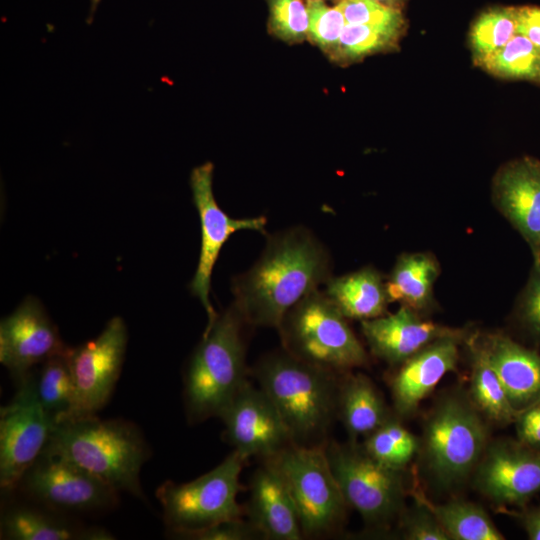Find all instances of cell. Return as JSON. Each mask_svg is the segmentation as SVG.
Segmentation results:
<instances>
[{"label": "cell", "mask_w": 540, "mask_h": 540, "mask_svg": "<svg viewBox=\"0 0 540 540\" xmlns=\"http://www.w3.org/2000/svg\"><path fill=\"white\" fill-rule=\"evenodd\" d=\"M262 538L247 520L242 518L219 522L190 535V540H252Z\"/></svg>", "instance_id": "74e56055"}, {"label": "cell", "mask_w": 540, "mask_h": 540, "mask_svg": "<svg viewBox=\"0 0 540 540\" xmlns=\"http://www.w3.org/2000/svg\"><path fill=\"white\" fill-rule=\"evenodd\" d=\"M322 1H325V0H322Z\"/></svg>", "instance_id": "bcb514c9"}, {"label": "cell", "mask_w": 540, "mask_h": 540, "mask_svg": "<svg viewBox=\"0 0 540 540\" xmlns=\"http://www.w3.org/2000/svg\"><path fill=\"white\" fill-rule=\"evenodd\" d=\"M277 330L286 352L317 367L336 373L367 363L347 318L319 290L294 305Z\"/></svg>", "instance_id": "5b68a950"}, {"label": "cell", "mask_w": 540, "mask_h": 540, "mask_svg": "<svg viewBox=\"0 0 540 540\" xmlns=\"http://www.w3.org/2000/svg\"><path fill=\"white\" fill-rule=\"evenodd\" d=\"M337 414L354 442L391 417L380 393L363 374L348 375L339 383Z\"/></svg>", "instance_id": "cb8c5ba5"}, {"label": "cell", "mask_w": 540, "mask_h": 540, "mask_svg": "<svg viewBox=\"0 0 540 540\" xmlns=\"http://www.w3.org/2000/svg\"><path fill=\"white\" fill-rule=\"evenodd\" d=\"M100 1L101 0H90V10H89V16L87 18L88 23L92 22L94 13L96 12V9H97Z\"/></svg>", "instance_id": "7bdbcfd3"}, {"label": "cell", "mask_w": 540, "mask_h": 540, "mask_svg": "<svg viewBox=\"0 0 540 540\" xmlns=\"http://www.w3.org/2000/svg\"><path fill=\"white\" fill-rule=\"evenodd\" d=\"M362 447L384 466L402 470L419 449V440L399 421L390 417L365 437Z\"/></svg>", "instance_id": "f1b7e54d"}, {"label": "cell", "mask_w": 540, "mask_h": 540, "mask_svg": "<svg viewBox=\"0 0 540 540\" xmlns=\"http://www.w3.org/2000/svg\"><path fill=\"white\" fill-rule=\"evenodd\" d=\"M249 491L248 521L263 539H302L294 501L281 472L272 461L264 460V464L254 472Z\"/></svg>", "instance_id": "ac0fdd59"}, {"label": "cell", "mask_w": 540, "mask_h": 540, "mask_svg": "<svg viewBox=\"0 0 540 540\" xmlns=\"http://www.w3.org/2000/svg\"><path fill=\"white\" fill-rule=\"evenodd\" d=\"M513 406L520 410L540 398V354L504 335L483 346Z\"/></svg>", "instance_id": "7402d4cb"}, {"label": "cell", "mask_w": 540, "mask_h": 540, "mask_svg": "<svg viewBox=\"0 0 540 540\" xmlns=\"http://www.w3.org/2000/svg\"><path fill=\"white\" fill-rule=\"evenodd\" d=\"M0 409V488L12 494L43 452L54 421L38 402L28 376Z\"/></svg>", "instance_id": "7c38bea8"}, {"label": "cell", "mask_w": 540, "mask_h": 540, "mask_svg": "<svg viewBox=\"0 0 540 540\" xmlns=\"http://www.w3.org/2000/svg\"><path fill=\"white\" fill-rule=\"evenodd\" d=\"M245 462L242 455L232 450L215 468L192 481L162 483L156 497L171 536L187 539L219 522L242 518L237 495Z\"/></svg>", "instance_id": "8992f818"}, {"label": "cell", "mask_w": 540, "mask_h": 540, "mask_svg": "<svg viewBox=\"0 0 540 540\" xmlns=\"http://www.w3.org/2000/svg\"><path fill=\"white\" fill-rule=\"evenodd\" d=\"M272 461L294 501L303 536H326L338 530L348 507L331 470L324 444H292Z\"/></svg>", "instance_id": "52a82bcc"}, {"label": "cell", "mask_w": 540, "mask_h": 540, "mask_svg": "<svg viewBox=\"0 0 540 540\" xmlns=\"http://www.w3.org/2000/svg\"><path fill=\"white\" fill-rule=\"evenodd\" d=\"M245 324L232 303L205 328L184 374L183 398L191 424L219 417L247 381Z\"/></svg>", "instance_id": "277c9868"}, {"label": "cell", "mask_w": 540, "mask_h": 540, "mask_svg": "<svg viewBox=\"0 0 540 540\" xmlns=\"http://www.w3.org/2000/svg\"><path fill=\"white\" fill-rule=\"evenodd\" d=\"M219 417L225 426V440L246 460L253 456L272 458L293 444L271 399L248 380Z\"/></svg>", "instance_id": "5bb4252c"}, {"label": "cell", "mask_w": 540, "mask_h": 540, "mask_svg": "<svg viewBox=\"0 0 540 540\" xmlns=\"http://www.w3.org/2000/svg\"><path fill=\"white\" fill-rule=\"evenodd\" d=\"M493 75L538 82L540 49L527 37L516 33L506 45L479 62Z\"/></svg>", "instance_id": "f546056e"}, {"label": "cell", "mask_w": 540, "mask_h": 540, "mask_svg": "<svg viewBox=\"0 0 540 540\" xmlns=\"http://www.w3.org/2000/svg\"><path fill=\"white\" fill-rule=\"evenodd\" d=\"M213 171L214 165L208 161L193 168L189 178L201 226L200 255L189 290L200 300L206 311V327H209L218 315L210 302L209 294L213 269L223 245L237 231L252 230L265 234L267 223L264 216L237 219L224 212L213 193Z\"/></svg>", "instance_id": "4fadbf2b"}, {"label": "cell", "mask_w": 540, "mask_h": 540, "mask_svg": "<svg viewBox=\"0 0 540 540\" xmlns=\"http://www.w3.org/2000/svg\"><path fill=\"white\" fill-rule=\"evenodd\" d=\"M536 260H540V256H539V258H538V259H535V261H536Z\"/></svg>", "instance_id": "f6af8a7d"}, {"label": "cell", "mask_w": 540, "mask_h": 540, "mask_svg": "<svg viewBox=\"0 0 540 540\" xmlns=\"http://www.w3.org/2000/svg\"><path fill=\"white\" fill-rule=\"evenodd\" d=\"M24 504H10L2 510L0 538L8 540H113L103 527L88 526L60 512Z\"/></svg>", "instance_id": "44dd1931"}, {"label": "cell", "mask_w": 540, "mask_h": 540, "mask_svg": "<svg viewBox=\"0 0 540 540\" xmlns=\"http://www.w3.org/2000/svg\"><path fill=\"white\" fill-rule=\"evenodd\" d=\"M375 1L387 7L400 10L401 6L404 4L406 0H375Z\"/></svg>", "instance_id": "b9f144b4"}, {"label": "cell", "mask_w": 540, "mask_h": 540, "mask_svg": "<svg viewBox=\"0 0 540 540\" xmlns=\"http://www.w3.org/2000/svg\"><path fill=\"white\" fill-rule=\"evenodd\" d=\"M309 13L307 39L334 59L346 20L340 7H330L322 0H306Z\"/></svg>", "instance_id": "836d02e7"}, {"label": "cell", "mask_w": 540, "mask_h": 540, "mask_svg": "<svg viewBox=\"0 0 540 540\" xmlns=\"http://www.w3.org/2000/svg\"><path fill=\"white\" fill-rule=\"evenodd\" d=\"M269 8L268 31L289 44L307 39L309 13L305 0H266Z\"/></svg>", "instance_id": "d6a6232c"}, {"label": "cell", "mask_w": 540, "mask_h": 540, "mask_svg": "<svg viewBox=\"0 0 540 540\" xmlns=\"http://www.w3.org/2000/svg\"><path fill=\"white\" fill-rule=\"evenodd\" d=\"M457 340L439 339L401 364L392 381V396L399 414L413 413L444 375L456 369Z\"/></svg>", "instance_id": "ffe728a7"}, {"label": "cell", "mask_w": 540, "mask_h": 540, "mask_svg": "<svg viewBox=\"0 0 540 540\" xmlns=\"http://www.w3.org/2000/svg\"><path fill=\"white\" fill-rule=\"evenodd\" d=\"M470 394L474 406L500 424L514 422L519 412L508 395L483 347L474 348Z\"/></svg>", "instance_id": "4316f807"}, {"label": "cell", "mask_w": 540, "mask_h": 540, "mask_svg": "<svg viewBox=\"0 0 540 540\" xmlns=\"http://www.w3.org/2000/svg\"><path fill=\"white\" fill-rule=\"evenodd\" d=\"M439 266L432 255H401L386 282L390 302H400L414 310L425 308L432 299L433 284Z\"/></svg>", "instance_id": "d4e9b609"}, {"label": "cell", "mask_w": 540, "mask_h": 540, "mask_svg": "<svg viewBox=\"0 0 540 540\" xmlns=\"http://www.w3.org/2000/svg\"><path fill=\"white\" fill-rule=\"evenodd\" d=\"M361 329L371 352L391 364H402L439 339H459L462 335L460 331L421 319L406 305L395 313L361 321Z\"/></svg>", "instance_id": "e0dca14e"}, {"label": "cell", "mask_w": 540, "mask_h": 540, "mask_svg": "<svg viewBox=\"0 0 540 540\" xmlns=\"http://www.w3.org/2000/svg\"><path fill=\"white\" fill-rule=\"evenodd\" d=\"M253 374L277 408L293 444L321 445L317 440L325 436L337 415L339 383L335 373L283 349L262 358Z\"/></svg>", "instance_id": "3957f363"}, {"label": "cell", "mask_w": 540, "mask_h": 540, "mask_svg": "<svg viewBox=\"0 0 540 540\" xmlns=\"http://www.w3.org/2000/svg\"><path fill=\"white\" fill-rule=\"evenodd\" d=\"M42 303L27 296L0 323V362L19 383L36 366L68 350Z\"/></svg>", "instance_id": "9a60e30c"}, {"label": "cell", "mask_w": 540, "mask_h": 540, "mask_svg": "<svg viewBox=\"0 0 540 540\" xmlns=\"http://www.w3.org/2000/svg\"><path fill=\"white\" fill-rule=\"evenodd\" d=\"M538 83H540V74H539V79H538Z\"/></svg>", "instance_id": "ee69618b"}, {"label": "cell", "mask_w": 540, "mask_h": 540, "mask_svg": "<svg viewBox=\"0 0 540 540\" xmlns=\"http://www.w3.org/2000/svg\"><path fill=\"white\" fill-rule=\"evenodd\" d=\"M127 341L126 324L115 316L96 338L69 348L74 401L62 421L97 415L107 404L121 373Z\"/></svg>", "instance_id": "8fae6325"}, {"label": "cell", "mask_w": 540, "mask_h": 540, "mask_svg": "<svg viewBox=\"0 0 540 540\" xmlns=\"http://www.w3.org/2000/svg\"><path fill=\"white\" fill-rule=\"evenodd\" d=\"M69 348L50 357L28 375L38 402L54 424L66 418L74 401V383L67 356Z\"/></svg>", "instance_id": "484cf974"}, {"label": "cell", "mask_w": 540, "mask_h": 540, "mask_svg": "<svg viewBox=\"0 0 540 540\" xmlns=\"http://www.w3.org/2000/svg\"><path fill=\"white\" fill-rule=\"evenodd\" d=\"M475 482L496 503L524 506L540 492V450L520 441L494 443L478 463Z\"/></svg>", "instance_id": "2e32d148"}, {"label": "cell", "mask_w": 540, "mask_h": 540, "mask_svg": "<svg viewBox=\"0 0 540 540\" xmlns=\"http://www.w3.org/2000/svg\"><path fill=\"white\" fill-rule=\"evenodd\" d=\"M401 32L397 29L347 23L333 61L350 63L369 54L388 50L397 44Z\"/></svg>", "instance_id": "1f68e13d"}, {"label": "cell", "mask_w": 540, "mask_h": 540, "mask_svg": "<svg viewBox=\"0 0 540 540\" xmlns=\"http://www.w3.org/2000/svg\"><path fill=\"white\" fill-rule=\"evenodd\" d=\"M346 23L403 30L404 19L399 9L387 7L375 0H340Z\"/></svg>", "instance_id": "e575fe53"}, {"label": "cell", "mask_w": 540, "mask_h": 540, "mask_svg": "<svg viewBox=\"0 0 540 540\" xmlns=\"http://www.w3.org/2000/svg\"><path fill=\"white\" fill-rule=\"evenodd\" d=\"M423 441L431 474L438 484L448 487L478 465L486 449L487 429L474 404L449 396L428 418Z\"/></svg>", "instance_id": "ba28073f"}, {"label": "cell", "mask_w": 540, "mask_h": 540, "mask_svg": "<svg viewBox=\"0 0 540 540\" xmlns=\"http://www.w3.org/2000/svg\"><path fill=\"white\" fill-rule=\"evenodd\" d=\"M517 33L540 49V7H517Z\"/></svg>", "instance_id": "ab89813d"}, {"label": "cell", "mask_w": 540, "mask_h": 540, "mask_svg": "<svg viewBox=\"0 0 540 540\" xmlns=\"http://www.w3.org/2000/svg\"><path fill=\"white\" fill-rule=\"evenodd\" d=\"M323 291L348 319L368 320L384 315L390 302L386 283L373 267L330 277Z\"/></svg>", "instance_id": "603a6c76"}, {"label": "cell", "mask_w": 540, "mask_h": 540, "mask_svg": "<svg viewBox=\"0 0 540 540\" xmlns=\"http://www.w3.org/2000/svg\"><path fill=\"white\" fill-rule=\"evenodd\" d=\"M517 33V8H496L482 13L470 33L471 48L479 63L501 49Z\"/></svg>", "instance_id": "4dcf8cb0"}, {"label": "cell", "mask_w": 540, "mask_h": 540, "mask_svg": "<svg viewBox=\"0 0 540 540\" xmlns=\"http://www.w3.org/2000/svg\"><path fill=\"white\" fill-rule=\"evenodd\" d=\"M520 521L529 539L540 540V506L525 510Z\"/></svg>", "instance_id": "60d3db41"}, {"label": "cell", "mask_w": 540, "mask_h": 540, "mask_svg": "<svg viewBox=\"0 0 540 540\" xmlns=\"http://www.w3.org/2000/svg\"><path fill=\"white\" fill-rule=\"evenodd\" d=\"M514 422L518 441L540 450V398L520 409Z\"/></svg>", "instance_id": "f35d334b"}, {"label": "cell", "mask_w": 540, "mask_h": 540, "mask_svg": "<svg viewBox=\"0 0 540 540\" xmlns=\"http://www.w3.org/2000/svg\"><path fill=\"white\" fill-rule=\"evenodd\" d=\"M402 529L408 540H450L433 512L420 501L404 514Z\"/></svg>", "instance_id": "d590c367"}, {"label": "cell", "mask_w": 540, "mask_h": 540, "mask_svg": "<svg viewBox=\"0 0 540 540\" xmlns=\"http://www.w3.org/2000/svg\"><path fill=\"white\" fill-rule=\"evenodd\" d=\"M42 453L72 462L119 492L145 498L140 472L150 449L139 427L130 421L93 415L58 422Z\"/></svg>", "instance_id": "7a4b0ae2"}, {"label": "cell", "mask_w": 540, "mask_h": 540, "mask_svg": "<svg viewBox=\"0 0 540 540\" xmlns=\"http://www.w3.org/2000/svg\"><path fill=\"white\" fill-rule=\"evenodd\" d=\"M17 490L46 509L64 513L108 510L118 503L112 486L61 457L41 453Z\"/></svg>", "instance_id": "30bf717a"}, {"label": "cell", "mask_w": 540, "mask_h": 540, "mask_svg": "<svg viewBox=\"0 0 540 540\" xmlns=\"http://www.w3.org/2000/svg\"><path fill=\"white\" fill-rule=\"evenodd\" d=\"M439 520L450 539L455 540H502L503 534L496 528L485 510L474 503L451 501L433 505L423 495L416 494Z\"/></svg>", "instance_id": "83f0119b"}, {"label": "cell", "mask_w": 540, "mask_h": 540, "mask_svg": "<svg viewBox=\"0 0 540 540\" xmlns=\"http://www.w3.org/2000/svg\"><path fill=\"white\" fill-rule=\"evenodd\" d=\"M331 277V257L308 228L268 236L251 268L232 279L233 303L247 325L278 329L285 314Z\"/></svg>", "instance_id": "6da1fadb"}, {"label": "cell", "mask_w": 540, "mask_h": 540, "mask_svg": "<svg viewBox=\"0 0 540 540\" xmlns=\"http://www.w3.org/2000/svg\"><path fill=\"white\" fill-rule=\"evenodd\" d=\"M518 315L526 330L540 339V260L534 269L520 298Z\"/></svg>", "instance_id": "8d00e7d4"}, {"label": "cell", "mask_w": 540, "mask_h": 540, "mask_svg": "<svg viewBox=\"0 0 540 540\" xmlns=\"http://www.w3.org/2000/svg\"><path fill=\"white\" fill-rule=\"evenodd\" d=\"M495 196L502 213L540 256V161L530 157L504 166L495 182Z\"/></svg>", "instance_id": "d6986e66"}, {"label": "cell", "mask_w": 540, "mask_h": 540, "mask_svg": "<svg viewBox=\"0 0 540 540\" xmlns=\"http://www.w3.org/2000/svg\"><path fill=\"white\" fill-rule=\"evenodd\" d=\"M325 452L348 505L371 525L388 524L401 512L404 485L401 470L384 466L362 446L330 442Z\"/></svg>", "instance_id": "9c48e42d"}]
</instances>
